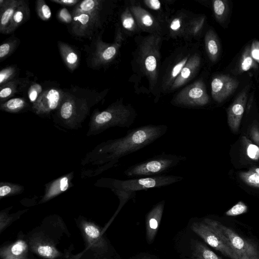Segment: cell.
<instances>
[{"instance_id": "13", "label": "cell", "mask_w": 259, "mask_h": 259, "mask_svg": "<svg viewBox=\"0 0 259 259\" xmlns=\"http://www.w3.org/2000/svg\"><path fill=\"white\" fill-rule=\"evenodd\" d=\"M129 8L139 28L150 34L161 36V24L155 17L138 4H132Z\"/></svg>"}, {"instance_id": "23", "label": "cell", "mask_w": 259, "mask_h": 259, "mask_svg": "<svg viewBox=\"0 0 259 259\" xmlns=\"http://www.w3.org/2000/svg\"><path fill=\"white\" fill-rule=\"evenodd\" d=\"M29 9L28 5L24 1L20 2L15 11L6 34L13 32L22 24L29 16Z\"/></svg>"}, {"instance_id": "4", "label": "cell", "mask_w": 259, "mask_h": 259, "mask_svg": "<svg viewBox=\"0 0 259 259\" xmlns=\"http://www.w3.org/2000/svg\"><path fill=\"white\" fill-rule=\"evenodd\" d=\"M137 116L131 105H124L122 101L115 102L103 111H95L90 118L87 136H95L111 127H130Z\"/></svg>"}, {"instance_id": "45", "label": "cell", "mask_w": 259, "mask_h": 259, "mask_svg": "<svg viewBox=\"0 0 259 259\" xmlns=\"http://www.w3.org/2000/svg\"><path fill=\"white\" fill-rule=\"evenodd\" d=\"M51 1L58 4L67 6H72L78 4L79 2L78 0H51Z\"/></svg>"}, {"instance_id": "26", "label": "cell", "mask_w": 259, "mask_h": 259, "mask_svg": "<svg viewBox=\"0 0 259 259\" xmlns=\"http://www.w3.org/2000/svg\"><path fill=\"white\" fill-rule=\"evenodd\" d=\"M205 21V16H192L188 24L185 37L191 39L199 36L202 32Z\"/></svg>"}, {"instance_id": "20", "label": "cell", "mask_w": 259, "mask_h": 259, "mask_svg": "<svg viewBox=\"0 0 259 259\" xmlns=\"http://www.w3.org/2000/svg\"><path fill=\"white\" fill-rule=\"evenodd\" d=\"M192 16L178 12L168 20V30L171 37H185L188 24Z\"/></svg>"}, {"instance_id": "32", "label": "cell", "mask_w": 259, "mask_h": 259, "mask_svg": "<svg viewBox=\"0 0 259 259\" xmlns=\"http://www.w3.org/2000/svg\"><path fill=\"white\" fill-rule=\"evenodd\" d=\"M241 145L246 156L252 160L259 159V146H257L245 136L241 138Z\"/></svg>"}, {"instance_id": "9", "label": "cell", "mask_w": 259, "mask_h": 259, "mask_svg": "<svg viewBox=\"0 0 259 259\" xmlns=\"http://www.w3.org/2000/svg\"><path fill=\"white\" fill-rule=\"evenodd\" d=\"M209 101L205 83L198 79L181 90L171 103L178 107L193 108L205 106Z\"/></svg>"}, {"instance_id": "36", "label": "cell", "mask_w": 259, "mask_h": 259, "mask_svg": "<svg viewBox=\"0 0 259 259\" xmlns=\"http://www.w3.org/2000/svg\"><path fill=\"white\" fill-rule=\"evenodd\" d=\"M16 74L15 68L10 66L3 69L0 72L1 86L12 81Z\"/></svg>"}, {"instance_id": "42", "label": "cell", "mask_w": 259, "mask_h": 259, "mask_svg": "<svg viewBox=\"0 0 259 259\" xmlns=\"http://www.w3.org/2000/svg\"><path fill=\"white\" fill-rule=\"evenodd\" d=\"M249 134L252 142L259 146V127L257 124L253 123L251 125Z\"/></svg>"}, {"instance_id": "18", "label": "cell", "mask_w": 259, "mask_h": 259, "mask_svg": "<svg viewBox=\"0 0 259 259\" xmlns=\"http://www.w3.org/2000/svg\"><path fill=\"white\" fill-rule=\"evenodd\" d=\"M165 205L162 200L154 205L146 217V239L148 243L153 242L158 230Z\"/></svg>"}, {"instance_id": "1", "label": "cell", "mask_w": 259, "mask_h": 259, "mask_svg": "<svg viewBox=\"0 0 259 259\" xmlns=\"http://www.w3.org/2000/svg\"><path fill=\"white\" fill-rule=\"evenodd\" d=\"M166 125L147 124L127 131L123 137L104 141L88 152L81 165L90 169L82 176H95L115 166L119 159L152 144L167 131Z\"/></svg>"}, {"instance_id": "39", "label": "cell", "mask_w": 259, "mask_h": 259, "mask_svg": "<svg viewBox=\"0 0 259 259\" xmlns=\"http://www.w3.org/2000/svg\"><path fill=\"white\" fill-rule=\"evenodd\" d=\"M16 41H8L2 44L0 46V59L2 61L9 55L15 49Z\"/></svg>"}, {"instance_id": "14", "label": "cell", "mask_w": 259, "mask_h": 259, "mask_svg": "<svg viewBox=\"0 0 259 259\" xmlns=\"http://www.w3.org/2000/svg\"><path fill=\"white\" fill-rule=\"evenodd\" d=\"M239 83L237 79L228 75L214 77L211 83L213 99L218 103L222 102L235 91Z\"/></svg>"}, {"instance_id": "31", "label": "cell", "mask_w": 259, "mask_h": 259, "mask_svg": "<svg viewBox=\"0 0 259 259\" xmlns=\"http://www.w3.org/2000/svg\"><path fill=\"white\" fill-rule=\"evenodd\" d=\"M239 177L247 185L259 188V167H253L248 171H241Z\"/></svg>"}, {"instance_id": "25", "label": "cell", "mask_w": 259, "mask_h": 259, "mask_svg": "<svg viewBox=\"0 0 259 259\" xmlns=\"http://www.w3.org/2000/svg\"><path fill=\"white\" fill-rule=\"evenodd\" d=\"M191 249L194 259H223L206 245L198 240H194L191 243Z\"/></svg>"}, {"instance_id": "34", "label": "cell", "mask_w": 259, "mask_h": 259, "mask_svg": "<svg viewBox=\"0 0 259 259\" xmlns=\"http://www.w3.org/2000/svg\"><path fill=\"white\" fill-rule=\"evenodd\" d=\"M17 82L11 81L1 86L0 98L1 102L15 94L17 89Z\"/></svg>"}, {"instance_id": "3", "label": "cell", "mask_w": 259, "mask_h": 259, "mask_svg": "<svg viewBox=\"0 0 259 259\" xmlns=\"http://www.w3.org/2000/svg\"><path fill=\"white\" fill-rule=\"evenodd\" d=\"M162 40V36L156 34H149L137 40L135 61L148 79L151 90L158 88Z\"/></svg>"}, {"instance_id": "41", "label": "cell", "mask_w": 259, "mask_h": 259, "mask_svg": "<svg viewBox=\"0 0 259 259\" xmlns=\"http://www.w3.org/2000/svg\"><path fill=\"white\" fill-rule=\"evenodd\" d=\"M58 17L60 21L67 24L73 21L72 15L65 8H63L59 11Z\"/></svg>"}, {"instance_id": "24", "label": "cell", "mask_w": 259, "mask_h": 259, "mask_svg": "<svg viewBox=\"0 0 259 259\" xmlns=\"http://www.w3.org/2000/svg\"><path fill=\"white\" fill-rule=\"evenodd\" d=\"M58 47L65 65L70 70H74L79 61L77 54L69 45L63 42L59 41Z\"/></svg>"}, {"instance_id": "17", "label": "cell", "mask_w": 259, "mask_h": 259, "mask_svg": "<svg viewBox=\"0 0 259 259\" xmlns=\"http://www.w3.org/2000/svg\"><path fill=\"white\" fill-rule=\"evenodd\" d=\"M201 59L199 53L193 52L172 84L169 92L182 87L191 80L198 72Z\"/></svg>"}, {"instance_id": "15", "label": "cell", "mask_w": 259, "mask_h": 259, "mask_svg": "<svg viewBox=\"0 0 259 259\" xmlns=\"http://www.w3.org/2000/svg\"><path fill=\"white\" fill-rule=\"evenodd\" d=\"M249 87V84L246 85L227 109L228 123L233 132L236 133L239 129L247 102Z\"/></svg>"}, {"instance_id": "10", "label": "cell", "mask_w": 259, "mask_h": 259, "mask_svg": "<svg viewBox=\"0 0 259 259\" xmlns=\"http://www.w3.org/2000/svg\"><path fill=\"white\" fill-rule=\"evenodd\" d=\"M190 228L205 243L224 255L231 259H239L225 238L212 226L203 220L192 222Z\"/></svg>"}, {"instance_id": "38", "label": "cell", "mask_w": 259, "mask_h": 259, "mask_svg": "<svg viewBox=\"0 0 259 259\" xmlns=\"http://www.w3.org/2000/svg\"><path fill=\"white\" fill-rule=\"evenodd\" d=\"M42 92L41 85L36 83H33L30 87L28 92V96L30 102L33 104Z\"/></svg>"}, {"instance_id": "12", "label": "cell", "mask_w": 259, "mask_h": 259, "mask_svg": "<svg viewBox=\"0 0 259 259\" xmlns=\"http://www.w3.org/2000/svg\"><path fill=\"white\" fill-rule=\"evenodd\" d=\"M64 95L61 89L51 88L44 91L32 104V110L39 116L49 115L59 107Z\"/></svg>"}, {"instance_id": "44", "label": "cell", "mask_w": 259, "mask_h": 259, "mask_svg": "<svg viewBox=\"0 0 259 259\" xmlns=\"http://www.w3.org/2000/svg\"><path fill=\"white\" fill-rule=\"evenodd\" d=\"M143 3L147 7L154 11H158L161 9V4L158 0H145L143 1Z\"/></svg>"}, {"instance_id": "21", "label": "cell", "mask_w": 259, "mask_h": 259, "mask_svg": "<svg viewBox=\"0 0 259 259\" xmlns=\"http://www.w3.org/2000/svg\"><path fill=\"white\" fill-rule=\"evenodd\" d=\"M21 0H0V32L6 33L15 10Z\"/></svg>"}, {"instance_id": "30", "label": "cell", "mask_w": 259, "mask_h": 259, "mask_svg": "<svg viewBox=\"0 0 259 259\" xmlns=\"http://www.w3.org/2000/svg\"><path fill=\"white\" fill-rule=\"evenodd\" d=\"M24 187L18 184L11 183L7 182L0 183V198L2 199L6 197H10L22 193Z\"/></svg>"}, {"instance_id": "43", "label": "cell", "mask_w": 259, "mask_h": 259, "mask_svg": "<svg viewBox=\"0 0 259 259\" xmlns=\"http://www.w3.org/2000/svg\"><path fill=\"white\" fill-rule=\"evenodd\" d=\"M251 53L253 58L259 63V41L254 40L250 46Z\"/></svg>"}, {"instance_id": "6", "label": "cell", "mask_w": 259, "mask_h": 259, "mask_svg": "<svg viewBox=\"0 0 259 259\" xmlns=\"http://www.w3.org/2000/svg\"><path fill=\"white\" fill-rule=\"evenodd\" d=\"M186 160L185 156L162 153L131 165L123 173L132 178L164 175Z\"/></svg>"}, {"instance_id": "33", "label": "cell", "mask_w": 259, "mask_h": 259, "mask_svg": "<svg viewBox=\"0 0 259 259\" xmlns=\"http://www.w3.org/2000/svg\"><path fill=\"white\" fill-rule=\"evenodd\" d=\"M121 22L123 28L127 31L134 32L138 28V24L129 7L122 14Z\"/></svg>"}, {"instance_id": "2", "label": "cell", "mask_w": 259, "mask_h": 259, "mask_svg": "<svg viewBox=\"0 0 259 259\" xmlns=\"http://www.w3.org/2000/svg\"><path fill=\"white\" fill-rule=\"evenodd\" d=\"M183 179L181 176L165 175L127 180L104 178L99 179L95 185L110 189L118 198L119 205L114 215L115 217L124 204L136 195L137 192L167 186Z\"/></svg>"}, {"instance_id": "22", "label": "cell", "mask_w": 259, "mask_h": 259, "mask_svg": "<svg viewBox=\"0 0 259 259\" xmlns=\"http://www.w3.org/2000/svg\"><path fill=\"white\" fill-rule=\"evenodd\" d=\"M204 42L206 52L209 60L213 63L217 62L220 54L221 46L218 36L212 29H209L206 32Z\"/></svg>"}, {"instance_id": "8", "label": "cell", "mask_w": 259, "mask_h": 259, "mask_svg": "<svg viewBox=\"0 0 259 259\" xmlns=\"http://www.w3.org/2000/svg\"><path fill=\"white\" fill-rule=\"evenodd\" d=\"M193 52L188 46L177 49L165 61L160 71L158 89L162 93L168 92L172 84Z\"/></svg>"}, {"instance_id": "27", "label": "cell", "mask_w": 259, "mask_h": 259, "mask_svg": "<svg viewBox=\"0 0 259 259\" xmlns=\"http://www.w3.org/2000/svg\"><path fill=\"white\" fill-rule=\"evenodd\" d=\"M258 65L253 58L250 50V46H247L244 49L237 68L238 73H241L250 69H257Z\"/></svg>"}, {"instance_id": "5", "label": "cell", "mask_w": 259, "mask_h": 259, "mask_svg": "<svg viewBox=\"0 0 259 259\" xmlns=\"http://www.w3.org/2000/svg\"><path fill=\"white\" fill-rule=\"evenodd\" d=\"M93 105V102H89L86 98H79L69 93H64L55 121L64 128L77 129L81 126Z\"/></svg>"}, {"instance_id": "46", "label": "cell", "mask_w": 259, "mask_h": 259, "mask_svg": "<svg viewBox=\"0 0 259 259\" xmlns=\"http://www.w3.org/2000/svg\"><path fill=\"white\" fill-rule=\"evenodd\" d=\"M129 259H148V258H145V257H132V258H129Z\"/></svg>"}, {"instance_id": "29", "label": "cell", "mask_w": 259, "mask_h": 259, "mask_svg": "<svg viewBox=\"0 0 259 259\" xmlns=\"http://www.w3.org/2000/svg\"><path fill=\"white\" fill-rule=\"evenodd\" d=\"M28 106L26 101L21 98L11 99L0 105V109L10 113H18L24 110Z\"/></svg>"}, {"instance_id": "7", "label": "cell", "mask_w": 259, "mask_h": 259, "mask_svg": "<svg viewBox=\"0 0 259 259\" xmlns=\"http://www.w3.org/2000/svg\"><path fill=\"white\" fill-rule=\"evenodd\" d=\"M203 220L223 236L239 259H259V246L251 240L241 237L231 228L209 219Z\"/></svg>"}, {"instance_id": "19", "label": "cell", "mask_w": 259, "mask_h": 259, "mask_svg": "<svg viewBox=\"0 0 259 259\" xmlns=\"http://www.w3.org/2000/svg\"><path fill=\"white\" fill-rule=\"evenodd\" d=\"M120 33L117 34L116 41L111 45H101L94 56V61L96 65H104L111 62L116 55L122 40Z\"/></svg>"}, {"instance_id": "16", "label": "cell", "mask_w": 259, "mask_h": 259, "mask_svg": "<svg viewBox=\"0 0 259 259\" xmlns=\"http://www.w3.org/2000/svg\"><path fill=\"white\" fill-rule=\"evenodd\" d=\"M74 172H70L46 184L44 195L39 203H45L67 191L72 187Z\"/></svg>"}, {"instance_id": "11", "label": "cell", "mask_w": 259, "mask_h": 259, "mask_svg": "<svg viewBox=\"0 0 259 259\" xmlns=\"http://www.w3.org/2000/svg\"><path fill=\"white\" fill-rule=\"evenodd\" d=\"M101 8L102 7L86 11L74 8L72 12L73 33L80 37L89 34L95 27H98L100 24V13Z\"/></svg>"}, {"instance_id": "28", "label": "cell", "mask_w": 259, "mask_h": 259, "mask_svg": "<svg viewBox=\"0 0 259 259\" xmlns=\"http://www.w3.org/2000/svg\"><path fill=\"white\" fill-rule=\"evenodd\" d=\"M212 8L216 20L220 24H223L229 13L228 2L226 0H214L212 2Z\"/></svg>"}, {"instance_id": "35", "label": "cell", "mask_w": 259, "mask_h": 259, "mask_svg": "<svg viewBox=\"0 0 259 259\" xmlns=\"http://www.w3.org/2000/svg\"><path fill=\"white\" fill-rule=\"evenodd\" d=\"M36 12L39 17L43 21L49 20L52 16L50 7L43 0H38L36 3Z\"/></svg>"}, {"instance_id": "40", "label": "cell", "mask_w": 259, "mask_h": 259, "mask_svg": "<svg viewBox=\"0 0 259 259\" xmlns=\"http://www.w3.org/2000/svg\"><path fill=\"white\" fill-rule=\"evenodd\" d=\"M27 245L23 240H19L13 244L11 248V253L14 256H20L26 251Z\"/></svg>"}, {"instance_id": "37", "label": "cell", "mask_w": 259, "mask_h": 259, "mask_svg": "<svg viewBox=\"0 0 259 259\" xmlns=\"http://www.w3.org/2000/svg\"><path fill=\"white\" fill-rule=\"evenodd\" d=\"M247 210V205L244 202L239 201L226 211L225 214L227 216L234 217L244 213Z\"/></svg>"}]
</instances>
